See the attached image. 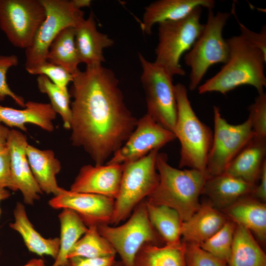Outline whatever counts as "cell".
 Wrapping results in <instances>:
<instances>
[{
    "label": "cell",
    "mask_w": 266,
    "mask_h": 266,
    "mask_svg": "<svg viewBox=\"0 0 266 266\" xmlns=\"http://www.w3.org/2000/svg\"><path fill=\"white\" fill-rule=\"evenodd\" d=\"M73 76L72 144L83 148L95 165H103L127 140L138 119L126 106L111 69L89 66Z\"/></svg>",
    "instance_id": "6da1fadb"
},
{
    "label": "cell",
    "mask_w": 266,
    "mask_h": 266,
    "mask_svg": "<svg viewBox=\"0 0 266 266\" xmlns=\"http://www.w3.org/2000/svg\"><path fill=\"white\" fill-rule=\"evenodd\" d=\"M229 57L227 62L215 75L198 87L203 94L217 92L226 95L242 85H250L264 93L266 87L264 66L266 55L250 44L240 35L227 39Z\"/></svg>",
    "instance_id": "7a4b0ae2"
},
{
    "label": "cell",
    "mask_w": 266,
    "mask_h": 266,
    "mask_svg": "<svg viewBox=\"0 0 266 266\" xmlns=\"http://www.w3.org/2000/svg\"><path fill=\"white\" fill-rule=\"evenodd\" d=\"M166 153H159L156 167L159 182L145 200L148 203L175 210L185 221L200 208L199 197L208 178L206 173L195 169H177L167 162Z\"/></svg>",
    "instance_id": "3957f363"
},
{
    "label": "cell",
    "mask_w": 266,
    "mask_h": 266,
    "mask_svg": "<svg viewBox=\"0 0 266 266\" xmlns=\"http://www.w3.org/2000/svg\"><path fill=\"white\" fill-rule=\"evenodd\" d=\"M174 89L177 118L173 133L180 143L179 167L206 173L213 133L196 114L185 86L177 83L174 85Z\"/></svg>",
    "instance_id": "277c9868"
},
{
    "label": "cell",
    "mask_w": 266,
    "mask_h": 266,
    "mask_svg": "<svg viewBox=\"0 0 266 266\" xmlns=\"http://www.w3.org/2000/svg\"><path fill=\"white\" fill-rule=\"evenodd\" d=\"M206 23L191 48L186 53L184 60L191 68L189 88H198L208 69L216 64H225L229 57V47L223 36V30L232 13L208 10Z\"/></svg>",
    "instance_id": "5b68a950"
},
{
    "label": "cell",
    "mask_w": 266,
    "mask_h": 266,
    "mask_svg": "<svg viewBox=\"0 0 266 266\" xmlns=\"http://www.w3.org/2000/svg\"><path fill=\"white\" fill-rule=\"evenodd\" d=\"M201 7L194 9L186 17L158 24V43L154 61L170 76H183L185 71L180 64L181 56L192 47L201 34Z\"/></svg>",
    "instance_id": "8992f818"
},
{
    "label": "cell",
    "mask_w": 266,
    "mask_h": 266,
    "mask_svg": "<svg viewBox=\"0 0 266 266\" xmlns=\"http://www.w3.org/2000/svg\"><path fill=\"white\" fill-rule=\"evenodd\" d=\"M159 150H152L137 160L124 164L118 195L115 200L110 224L126 220L135 207L157 187L159 175L156 160Z\"/></svg>",
    "instance_id": "52a82bcc"
},
{
    "label": "cell",
    "mask_w": 266,
    "mask_h": 266,
    "mask_svg": "<svg viewBox=\"0 0 266 266\" xmlns=\"http://www.w3.org/2000/svg\"><path fill=\"white\" fill-rule=\"evenodd\" d=\"M97 228L119 254L123 266H133L135 256L144 244L158 245L160 240L149 220L144 200L135 207L124 224L117 227L103 224Z\"/></svg>",
    "instance_id": "ba28073f"
},
{
    "label": "cell",
    "mask_w": 266,
    "mask_h": 266,
    "mask_svg": "<svg viewBox=\"0 0 266 266\" xmlns=\"http://www.w3.org/2000/svg\"><path fill=\"white\" fill-rule=\"evenodd\" d=\"M142 72L147 113L166 129L173 133L177 118V104L173 77L156 63L138 53Z\"/></svg>",
    "instance_id": "9c48e42d"
},
{
    "label": "cell",
    "mask_w": 266,
    "mask_h": 266,
    "mask_svg": "<svg viewBox=\"0 0 266 266\" xmlns=\"http://www.w3.org/2000/svg\"><path fill=\"white\" fill-rule=\"evenodd\" d=\"M46 17L38 29L31 45L25 49L26 70L47 61L49 48L63 30L75 27L84 18V12L73 0H41Z\"/></svg>",
    "instance_id": "30bf717a"
},
{
    "label": "cell",
    "mask_w": 266,
    "mask_h": 266,
    "mask_svg": "<svg viewBox=\"0 0 266 266\" xmlns=\"http://www.w3.org/2000/svg\"><path fill=\"white\" fill-rule=\"evenodd\" d=\"M214 133L208 156L206 173L209 177L221 174L255 135L250 120L238 125L229 123L220 108L213 106Z\"/></svg>",
    "instance_id": "8fae6325"
},
{
    "label": "cell",
    "mask_w": 266,
    "mask_h": 266,
    "mask_svg": "<svg viewBox=\"0 0 266 266\" xmlns=\"http://www.w3.org/2000/svg\"><path fill=\"white\" fill-rule=\"evenodd\" d=\"M45 17L41 0H0V28L16 47L31 45Z\"/></svg>",
    "instance_id": "7c38bea8"
},
{
    "label": "cell",
    "mask_w": 266,
    "mask_h": 266,
    "mask_svg": "<svg viewBox=\"0 0 266 266\" xmlns=\"http://www.w3.org/2000/svg\"><path fill=\"white\" fill-rule=\"evenodd\" d=\"M176 139L174 133L155 121L147 113L137 120V124L125 143L116 151L108 164H124L140 159L152 150Z\"/></svg>",
    "instance_id": "4fadbf2b"
},
{
    "label": "cell",
    "mask_w": 266,
    "mask_h": 266,
    "mask_svg": "<svg viewBox=\"0 0 266 266\" xmlns=\"http://www.w3.org/2000/svg\"><path fill=\"white\" fill-rule=\"evenodd\" d=\"M115 200L101 195L79 193L63 188L50 199L53 208H68L76 212L88 227L109 225L114 210Z\"/></svg>",
    "instance_id": "5bb4252c"
},
{
    "label": "cell",
    "mask_w": 266,
    "mask_h": 266,
    "mask_svg": "<svg viewBox=\"0 0 266 266\" xmlns=\"http://www.w3.org/2000/svg\"><path fill=\"white\" fill-rule=\"evenodd\" d=\"M27 136L16 130H10L7 146L11 157V175L16 191L22 193L24 201L32 205L42 193L31 169L27 154Z\"/></svg>",
    "instance_id": "9a60e30c"
},
{
    "label": "cell",
    "mask_w": 266,
    "mask_h": 266,
    "mask_svg": "<svg viewBox=\"0 0 266 266\" xmlns=\"http://www.w3.org/2000/svg\"><path fill=\"white\" fill-rule=\"evenodd\" d=\"M123 167L124 164L84 165L80 169L70 190L115 200L120 189Z\"/></svg>",
    "instance_id": "2e32d148"
},
{
    "label": "cell",
    "mask_w": 266,
    "mask_h": 266,
    "mask_svg": "<svg viewBox=\"0 0 266 266\" xmlns=\"http://www.w3.org/2000/svg\"><path fill=\"white\" fill-rule=\"evenodd\" d=\"M213 0H159L151 3L145 8L140 24L143 33L149 35L156 24L182 19L199 6L212 9Z\"/></svg>",
    "instance_id": "e0dca14e"
},
{
    "label": "cell",
    "mask_w": 266,
    "mask_h": 266,
    "mask_svg": "<svg viewBox=\"0 0 266 266\" xmlns=\"http://www.w3.org/2000/svg\"><path fill=\"white\" fill-rule=\"evenodd\" d=\"M75 41L80 63L86 66L102 65L105 62L103 50L114 44L108 35L97 30L92 13L75 27Z\"/></svg>",
    "instance_id": "ac0fdd59"
},
{
    "label": "cell",
    "mask_w": 266,
    "mask_h": 266,
    "mask_svg": "<svg viewBox=\"0 0 266 266\" xmlns=\"http://www.w3.org/2000/svg\"><path fill=\"white\" fill-rule=\"evenodd\" d=\"M266 163V138L254 136L232 160L224 173L256 185Z\"/></svg>",
    "instance_id": "d6986e66"
},
{
    "label": "cell",
    "mask_w": 266,
    "mask_h": 266,
    "mask_svg": "<svg viewBox=\"0 0 266 266\" xmlns=\"http://www.w3.org/2000/svg\"><path fill=\"white\" fill-rule=\"evenodd\" d=\"M228 220L212 205L201 204L191 217L182 222L183 241L200 245L219 231Z\"/></svg>",
    "instance_id": "ffe728a7"
},
{
    "label": "cell",
    "mask_w": 266,
    "mask_h": 266,
    "mask_svg": "<svg viewBox=\"0 0 266 266\" xmlns=\"http://www.w3.org/2000/svg\"><path fill=\"white\" fill-rule=\"evenodd\" d=\"M56 113L50 103L28 101L23 109H16L0 105V123L10 127H16L27 132L25 125L31 123L49 132L54 127L52 123Z\"/></svg>",
    "instance_id": "44dd1931"
},
{
    "label": "cell",
    "mask_w": 266,
    "mask_h": 266,
    "mask_svg": "<svg viewBox=\"0 0 266 266\" xmlns=\"http://www.w3.org/2000/svg\"><path fill=\"white\" fill-rule=\"evenodd\" d=\"M256 185L226 173L207 178L202 194L222 210L240 198L252 194Z\"/></svg>",
    "instance_id": "7402d4cb"
},
{
    "label": "cell",
    "mask_w": 266,
    "mask_h": 266,
    "mask_svg": "<svg viewBox=\"0 0 266 266\" xmlns=\"http://www.w3.org/2000/svg\"><path fill=\"white\" fill-rule=\"evenodd\" d=\"M26 154L33 176L42 192L58 195L63 189L57 182L61 169L60 162L52 150H40L28 144Z\"/></svg>",
    "instance_id": "603a6c76"
},
{
    "label": "cell",
    "mask_w": 266,
    "mask_h": 266,
    "mask_svg": "<svg viewBox=\"0 0 266 266\" xmlns=\"http://www.w3.org/2000/svg\"><path fill=\"white\" fill-rule=\"evenodd\" d=\"M244 197L222 210L230 220L253 232L264 242L266 238V205L261 201Z\"/></svg>",
    "instance_id": "cb8c5ba5"
},
{
    "label": "cell",
    "mask_w": 266,
    "mask_h": 266,
    "mask_svg": "<svg viewBox=\"0 0 266 266\" xmlns=\"http://www.w3.org/2000/svg\"><path fill=\"white\" fill-rule=\"evenodd\" d=\"M15 221L9 226L22 236L28 250L40 256H50L55 260L60 249V238H45L34 228L28 219L25 206L18 202L13 212Z\"/></svg>",
    "instance_id": "d4e9b609"
},
{
    "label": "cell",
    "mask_w": 266,
    "mask_h": 266,
    "mask_svg": "<svg viewBox=\"0 0 266 266\" xmlns=\"http://www.w3.org/2000/svg\"><path fill=\"white\" fill-rule=\"evenodd\" d=\"M229 266H266V256L253 236L244 227L236 225Z\"/></svg>",
    "instance_id": "484cf974"
},
{
    "label": "cell",
    "mask_w": 266,
    "mask_h": 266,
    "mask_svg": "<svg viewBox=\"0 0 266 266\" xmlns=\"http://www.w3.org/2000/svg\"><path fill=\"white\" fill-rule=\"evenodd\" d=\"M133 266H186L185 243L164 246L145 243L137 253Z\"/></svg>",
    "instance_id": "4316f807"
},
{
    "label": "cell",
    "mask_w": 266,
    "mask_h": 266,
    "mask_svg": "<svg viewBox=\"0 0 266 266\" xmlns=\"http://www.w3.org/2000/svg\"><path fill=\"white\" fill-rule=\"evenodd\" d=\"M46 59L73 76L78 72V66L81 63L75 44L74 27L65 28L58 33L50 45Z\"/></svg>",
    "instance_id": "83f0119b"
},
{
    "label": "cell",
    "mask_w": 266,
    "mask_h": 266,
    "mask_svg": "<svg viewBox=\"0 0 266 266\" xmlns=\"http://www.w3.org/2000/svg\"><path fill=\"white\" fill-rule=\"evenodd\" d=\"M145 201L149 220L166 245L181 243L182 221L178 212L166 206L153 204L145 200Z\"/></svg>",
    "instance_id": "f1b7e54d"
},
{
    "label": "cell",
    "mask_w": 266,
    "mask_h": 266,
    "mask_svg": "<svg viewBox=\"0 0 266 266\" xmlns=\"http://www.w3.org/2000/svg\"><path fill=\"white\" fill-rule=\"evenodd\" d=\"M58 217L61 226L60 249L52 266H65L68 265L69 252L88 227L76 212L68 208L63 209Z\"/></svg>",
    "instance_id": "f546056e"
},
{
    "label": "cell",
    "mask_w": 266,
    "mask_h": 266,
    "mask_svg": "<svg viewBox=\"0 0 266 266\" xmlns=\"http://www.w3.org/2000/svg\"><path fill=\"white\" fill-rule=\"evenodd\" d=\"M116 253L112 245L100 233L97 226H91L72 248L67 258L100 257L115 255Z\"/></svg>",
    "instance_id": "4dcf8cb0"
},
{
    "label": "cell",
    "mask_w": 266,
    "mask_h": 266,
    "mask_svg": "<svg viewBox=\"0 0 266 266\" xmlns=\"http://www.w3.org/2000/svg\"><path fill=\"white\" fill-rule=\"evenodd\" d=\"M36 82L39 91L47 95L53 109L61 116L64 127L66 129H70L71 110L70 98L71 97L69 91L66 92L62 91L43 75H38Z\"/></svg>",
    "instance_id": "1f68e13d"
},
{
    "label": "cell",
    "mask_w": 266,
    "mask_h": 266,
    "mask_svg": "<svg viewBox=\"0 0 266 266\" xmlns=\"http://www.w3.org/2000/svg\"><path fill=\"white\" fill-rule=\"evenodd\" d=\"M236 224L228 220L222 228L199 246L213 256L229 262Z\"/></svg>",
    "instance_id": "d6a6232c"
},
{
    "label": "cell",
    "mask_w": 266,
    "mask_h": 266,
    "mask_svg": "<svg viewBox=\"0 0 266 266\" xmlns=\"http://www.w3.org/2000/svg\"><path fill=\"white\" fill-rule=\"evenodd\" d=\"M33 75H43L62 91L68 92L67 86L73 76L62 67L47 61L27 70Z\"/></svg>",
    "instance_id": "836d02e7"
},
{
    "label": "cell",
    "mask_w": 266,
    "mask_h": 266,
    "mask_svg": "<svg viewBox=\"0 0 266 266\" xmlns=\"http://www.w3.org/2000/svg\"><path fill=\"white\" fill-rule=\"evenodd\" d=\"M250 120L255 136L266 138V94H259L248 107Z\"/></svg>",
    "instance_id": "e575fe53"
},
{
    "label": "cell",
    "mask_w": 266,
    "mask_h": 266,
    "mask_svg": "<svg viewBox=\"0 0 266 266\" xmlns=\"http://www.w3.org/2000/svg\"><path fill=\"white\" fill-rule=\"evenodd\" d=\"M184 242L186 266H227L226 262L203 250L199 245Z\"/></svg>",
    "instance_id": "d590c367"
},
{
    "label": "cell",
    "mask_w": 266,
    "mask_h": 266,
    "mask_svg": "<svg viewBox=\"0 0 266 266\" xmlns=\"http://www.w3.org/2000/svg\"><path fill=\"white\" fill-rule=\"evenodd\" d=\"M19 63L18 57L14 55L4 56L0 55V100L7 96L11 97L19 105L25 107V103L22 97L16 95L9 88L6 80L8 69Z\"/></svg>",
    "instance_id": "8d00e7d4"
},
{
    "label": "cell",
    "mask_w": 266,
    "mask_h": 266,
    "mask_svg": "<svg viewBox=\"0 0 266 266\" xmlns=\"http://www.w3.org/2000/svg\"><path fill=\"white\" fill-rule=\"evenodd\" d=\"M0 188L16 191L11 179V157L7 146L0 150Z\"/></svg>",
    "instance_id": "74e56055"
},
{
    "label": "cell",
    "mask_w": 266,
    "mask_h": 266,
    "mask_svg": "<svg viewBox=\"0 0 266 266\" xmlns=\"http://www.w3.org/2000/svg\"><path fill=\"white\" fill-rule=\"evenodd\" d=\"M241 32L240 34L250 44L257 47L266 55V27L264 26L259 33L254 32L240 22L236 18Z\"/></svg>",
    "instance_id": "f35d334b"
},
{
    "label": "cell",
    "mask_w": 266,
    "mask_h": 266,
    "mask_svg": "<svg viewBox=\"0 0 266 266\" xmlns=\"http://www.w3.org/2000/svg\"><path fill=\"white\" fill-rule=\"evenodd\" d=\"M115 255L95 258L76 257L68 259L69 266H113Z\"/></svg>",
    "instance_id": "ab89813d"
},
{
    "label": "cell",
    "mask_w": 266,
    "mask_h": 266,
    "mask_svg": "<svg viewBox=\"0 0 266 266\" xmlns=\"http://www.w3.org/2000/svg\"><path fill=\"white\" fill-rule=\"evenodd\" d=\"M259 179L260 184L256 185L252 194L264 202L266 201V163L263 167Z\"/></svg>",
    "instance_id": "60d3db41"
},
{
    "label": "cell",
    "mask_w": 266,
    "mask_h": 266,
    "mask_svg": "<svg viewBox=\"0 0 266 266\" xmlns=\"http://www.w3.org/2000/svg\"><path fill=\"white\" fill-rule=\"evenodd\" d=\"M10 130L0 124V150L7 146Z\"/></svg>",
    "instance_id": "b9f144b4"
},
{
    "label": "cell",
    "mask_w": 266,
    "mask_h": 266,
    "mask_svg": "<svg viewBox=\"0 0 266 266\" xmlns=\"http://www.w3.org/2000/svg\"><path fill=\"white\" fill-rule=\"evenodd\" d=\"M22 266H45L44 261L41 259H33Z\"/></svg>",
    "instance_id": "7bdbcfd3"
},
{
    "label": "cell",
    "mask_w": 266,
    "mask_h": 266,
    "mask_svg": "<svg viewBox=\"0 0 266 266\" xmlns=\"http://www.w3.org/2000/svg\"><path fill=\"white\" fill-rule=\"evenodd\" d=\"M77 8L80 9L85 7L90 6L91 3L90 0H73Z\"/></svg>",
    "instance_id": "ee69618b"
},
{
    "label": "cell",
    "mask_w": 266,
    "mask_h": 266,
    "mask_svg": "<svg viewBox=\"0 0 266 266\" xmlns=\"http://www.w3.org/2000/svg\"><path fill=\"white\" fill-rule=\"evenodd\" d=\"M10 196V193L8 190L5 188H0V202L1 200L8 199ZM1 213V210L0 209V215Z\"/></svg>",
    "instance_id": "f6af8a7d"
},
{
    "label": "cell",
    "mask_w": 266,
    "mask_h": 266,
    "mask_svg": "<svg viewBox=\"0 0 266 266\" xmlns=\"http://www.w3.org/2000/svg\"><path fill=\"white\" fill-rule=\"evenodd\" d=\"M113 266H123L121 261L115 262Z\"/></svg>",
    "instance_id": "bcb514c9"
},
{
    "label": "cell",
    "mask_w": 266,
    "mask_h": 266,
    "mask_svg": "<svg viewBox=\"0 0 266 266\" xmlns=\"http://www.w3.org/2000/svg\"><path fill=\"white\" fill-rule=\"evenodd\" d=\"M65 266H69L68 265Z\"/></svg>",
    "instance_id": "7dc6e473"
}]
</instances>
